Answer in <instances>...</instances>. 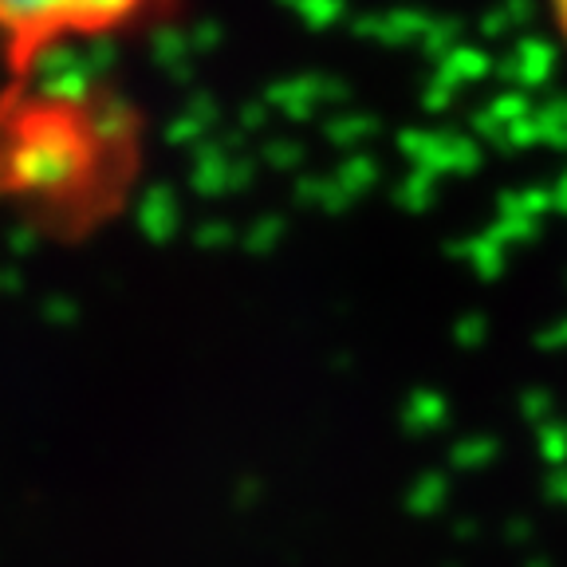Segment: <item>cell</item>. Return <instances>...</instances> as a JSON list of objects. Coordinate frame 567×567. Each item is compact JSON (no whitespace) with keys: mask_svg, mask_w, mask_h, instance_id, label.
<instances>
[{"mask_svg":"<svg viewBox=\"0 0 567 567\" xmlns=\"http://www.w3.org/2000/svg\"><path fill=\"white\" fill-rule=\"evenodd\" d=\"M174 0H0V55L24 80L52 52L151 24Z\"/></svg>","mask_w":567,"mask_h":567,"instance_id":"6da1fadb","label":"cell"},{"mask_svg":"<svg viewBox=\"0 0 567 567\" xmlns=\"http://www.w3.org/2000/svg\"><path fill=\"white\" fill-rule=\"evenodd\" d=\"M551 4V20H556V32L564 35V44H567V0H548Z\"/></svg>","mask_w":567,"mask_h":567,"instance_id":"7a4b0ae2","label":"cell"}]
</instances>
